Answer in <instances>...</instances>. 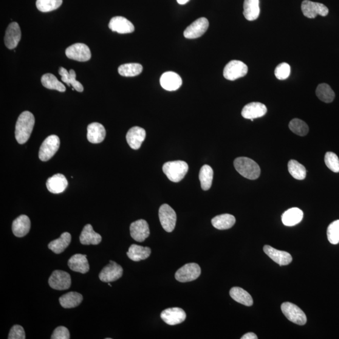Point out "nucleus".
Masks as SVG:
<instances>
[{
    "mask_svg": "<svg viewBox=\"0 0 339 339\" xmlns=\"http://www.w3.org/2000/svg\"><path fill=\"white\" fill-rule=\"evenodd\" d=\"M35 124V118L32 112L24 111L19 116L15 126V138L20 144H24L29 139Z\"/></svg>",
    "mask_w": 339,
    "mask_h": 339,
    "instance_id": "1",
    "label": "nucleus"
},
{
    "mask_svg": "<svg viewBox=\"0 0 339 339\" xmlns=\"http://www.w3.org/2000/svg\"><path fill=\"white\" fill-rule=\"evenodd\" d=\"M234 167L242 177L250 180H256L261 174V169L258 163L247 157L236 158L234 162Z\"/></svg>",
    "mask_w": 339,
    "mask_h": 339,
    "instance_id": "2",
    "label": "nucleus"
},
{
    "mask_svg": "<svg viewBox=\"0 0 339 339\" xmlns=\"http://www.w3.org/2000/svg\"><path fill=\"white\" fill-rule=\"evenodd\" d=\"M189 171L188 164L183 161H172L164 163L163 172L173 182H179L185 177Z\"/></svg>",
    "mask_w": 339,
    "mask_h": 339,
    "instance_id": "3",
    "label": "nucleus"
},
{
    "mask_svg": "<svg viewBox=\"0 0 339 339\" xmlns=\"http://www.w3.org/2000/svg\"><path fill=\"white\" fill-rule=\"evenodd\" d=\"M60 146V139L56 135L48 137L42 143L39 153L40 160L47 162L54 156Z\"/></svg>",
    "mask_w": 339,
    "mask_h": 339,
    "instance_id": "4",
    "label": "nucleus"
},
{
    "mask_svg": "<svg viewBox=\"0 0 339 339\" xmlns=\"http://www.w3.org/2000/svg\"><path fill=\"white\" fill-rule=\"evenodd\" d=\"M281 310L285 316L293 323L304 326L307 319L305 313L296 305L285 302L281 305Z\"/></svg>",
    "mask_w": 339,
    "mask_h": 339,
    "instance_id": "5",
    "label": "nucleus"
},
{
    "mask_svg": "<svg viewBox=\"0 0 339 339\" xmlns=\"http://www.w3.org/2000/svg\"><path fill=\"white\" fill-rule=\"evenodd\" d=\"M159 219L163 230L168 233L174 230L177 222V214L168 204H163L159 209Z\"/></svg>",
    "mask_w": 339,
    "mask_h": 339,
    "instance_id": "6",
    "label": "nucleus"
},
{
    "mask_svg": "<svg viewBox=\"0 0 339 339\" xmlns=\"http://www.w3.org/2000/svg\"><path fill=\"white\" fill-rule=\"evenodd\" d=\"M201 274V269L199 265L192 262L186 264L178 270L175 273V279L182 282L196 280Z\"/></svg>",
    "mask_w": 339,
    "mask_h": 339,
    "instance_id": "7",
    "label": "nucleus"
},
{
    "mask_svg": "<svg viewBox=\"0 0 339 339\" xmlns=\"http://www.w3.org/2000/svg\"><path fill=\"white\" fill-rule=\"evenodd\" d=\"M248 68L247 65L239 61H231L226 65L223 72L224 77L230 81L244 77L247 74Z\"/></svg>",
    "mask_w": 339,
    "mask_h": 339,
    "instance_id": "8",
    "label": "nucleus"
},
{
    "mask_svg": "<svg viewBox=\"0 0 339 339\" xmlns=\"http://www.w3.org/2000/svg\"><path fill=\"white\" fill-rule=\"evenodd\" d=\"M66 55L68 58L79 62H86L91 58V52L87 45L77 43L70 45L66 50Z\"/></svg>",
    "mask_w": 339,
    "mask_h": 339,
    "instance_id": "9",
    "label": "nucleus"
},
{
    "mask_svg": "<svg viewBox=\"0 0 339 339\" xmlns=\"http://www.w3.org/2000/svg\"><path fill=\"white\" fill-rule=\"evenodd\" d=\"M49 284L53 289L66 290L69 289L71 285V278L66 271L55 270L50 276Z\"/></svg>",
    "mask_w": 339,
    "mask_h": 339,
    "instance_id": "10",
    "label": "nucleus"
},
{
    "mask_svg": "<svg viewBox=\"0 0 339 339\" xmlns=\"http://www.w3.org/2000/svg\"><path fill=\"white\" fill-rule=\"evenodd\" d=\"M301 8L304 16L309 18H315L317 15L326 16L329 14V9L326 5L309 0H304Z\"/></svg>",
    "mask_w": 339,
    "mask_h": 339,
    "instance_id": "11",
    "label": "nucleus"
},
{
    "mask_svg": "<svg viewBox=\"0 0 339 339\" xmlns=\"http://www.w3.org/2000/svg\"><path fill=\"white\" fill-rule=\"evenodd\" d=\"M209 23L207 18L202 17L186 28L183 32L186 39H194L200 37L204 34L209 28Z\"/></svg>",
    "mask_w": 339,
    "mask_h": 339,
    "instance_id": "12",
    "label": "nucleus"
},
{
    "mask_svg": "<svg viewBox=\"0 0 339 339\" xmlns=\"http://www.w3.org/2000/svg\"><path fill=\"white\" fill-rule=\"evenodd\" d=\"M123 274V268L117 262L110 261L109 264L101 270L99 277L102 281L110 282L120 279Z\"/></svg>",
    "mask_w": 339,
    "mask_h": 339,
    "instance_id": "13",
    "label": "nucleus"
},
{
    "mask_svg": "<svg viewBox=\"0 0 339 339\" xmlns=\"http://www.w3.org/2000/svg\"><path fill=\"white\" fill-rule=\"evenodd\" d=\"M22 37V32L18 23L12 22L8 25L6 30L5 44L8 49H15Z\"/></svg>",
    "mask_w": 339,
    "mask_h": 339,
    "instance_id": "14",
    "label": "nucleus"
},
{
    "mask_svg": "<svg viewBox=\"0 0 339 339\" xmlns=\"http://www.w3.org/2000/svg\"><path fill=\"white\" fill-rule=\"evenodd\" d=\"M149 233V225L145 220H138L130 225V234L136 241L143 242L148 238Z\"/></svg>",
    "mask_w": 339,
    "mask_h": 339,
    "instance_id": "15",
    "label": "nucleus"
},
{
    "mask_svg": "<svg viewBox=\"0 0 339 339\" xmlns=\"http://www.w3.org/2000/svg\"><path fill=\"white\" fill-rule=\"evenodd\" d=\"M160 316L166 324L175 326L184 322L186 315L184 310L180 308L174 307L163 310Z\"/></svg>",
    "mask_w": 339,
    "mask_h": 339,
    "instance_id": "16",
    "label": "nucleus"
},
{
    "mask_svg": "<svg viewBox=\"0 0 339 339\" xmlns=\"http://www.w3.org/2000/svg\"><path fill=\"white\" fill-rule=\"evenodd\" d=\"M267 112V107L265 104L258 102H253L243 107L241 115L243 118L251 120L263 117Z\"/></svg>",
    "mask_w": 339,
    "mask_h": 339,
    "instance_id": "17",
    "label": "nucleus"
},
{
    "mask_svg": "<svg viewBox=\"0 0 339 339\" xmlns=\"http://www.w3.org/2000/svg\"><path fill=\"white\" fill-rule=\"evenodd\" d=\"M109 29L121 34L131 33L135 31L134 25L123 16H115L109 24Z\"/></svg>",
    "mask_w": 339,
    "mask_h": 339,
    "instance_id": "18",
    "label": "nucleus"
},
{
    "mask_svg": "<svg viewBox=\"0 0 339 339\" xmlns=\"http://www.w3.org/2000/svg\"><path fill=\"white\" fill-rule=\"evenodd\" d=\"M160 85L164 89L168 91H174L179 89L182 84L180 76L174 72L163 73L160 78Z\"/></svg>",
    "mask_w": 339,
    "mask_h": 339,
    "instance_id": "19",
    "label": "nucleus"
},
{
    "mask_svg": "<svg viewBox=\"0 0 339 339\" xmlns=\"http://www.w3.org/2000/svg\"><path fill=\"white\" fill-rule=\"evenodd\" d=\"M145 130L139 126H134L129 129L126 135V141L132 149H138L145 140Z\"/></svg>",
    "mask_w": 339,
    "mask_h": 339,
    "instance_id": "20",
    "label": "nucleus"
},
{
    "mask_svg": "<svg viewBox=\"0 0 339 339\" xmlns=\"http://www.w3.org/2000/svg\"><path fill=\"white\" fill-rule=\"evenodd\" d=\"M263 250L273 261L280 266L289 265L292 261V256L286 251L276 250L268 245L265 246Z\"/></svg>",
    "mask_w": 339,
    "mask_h": 339,
    "instance_id": "21",
    "label": "nucleus"
},
{
    "mask_svg": "<svg viewBox=\"0 0 339 339\" xmlns=\"http://www.w3.org/2000/svg\"><path fill=\"white\" fill-rule=\"evenodd\" d=\"M46 185L51 193L60 194L67 189L68 182L64 175L58 174L48 179Z\"/></svg>",
    "mask_w": 339,
    "mask_h": 339,
    "instance_id": "22",
    "label": "nucleus"
},
{
    "mask_svg": "<svg viewBox=\"0 0 339 339\" xmlns=\"http://www.w3.org/2000/svg\"><path fill=\"white\" fill-rule=\"evenodd\" d=\"M68 266L70 270L76 272L85 274L89 271V265L87 256L81 254H76L70 257L68 261Z\"/></svg>",
    "mask_w": 339,
    "mask_h": 339,
    "instance_id": "23",
    "label": "nucleus"
},
{
    "mask_svg": "<svg viewBox=\"0 0 339 339\" xmlns=\"http://www.w3.org/2000/svg\"><path fill=\"white\" fill-rule=\"evenodd\" d=\"M106 129L103 124L92 123L87 126V140L89 142L98 144L103 141L106 137Z\"/></svg>",
    "mask_w": 339,
    "mask_h": 339,
    "instance_id": "24",
    "label": "nucleus"
},
{
    "mask_svg": "<svg viewBox=\"0 0 339 339\" xmlns=\"http://www.w3.org/2000/svg\"><path fill=\"white\" fill-rule=\"evenodd\" d=\"M31 222L29 217L26 215H21L13 220L12 231L14 235L22 237L27 235L30 230Z\"/></svg>",
    "mask_w": 339,
    "mask_h": 339,
    "instance_id": "25",
    "label": "nucleus"
},
{
    "mask_svg": "<svg viewBox=\"0 0 339 339\" xmlns=\"http://www.w3.org/2000/svg\"><path fill=\"white\" fill-rule=\"evenodd\" d=\"M79 239L82 244L98 245L101 242L102 237L100 234L96 233L91 225L87 224L82 231Z\"/></svg>",
    "mask_w": 339,
    "mask_h": 339,
    "instance_id": "26",
    "label": "nucleus"
},
{
    "mask_svg": "<svg viewBox=\"0 0 339 339\" xmlns=\"http://www.w3.org/2000/svg\"><path fill=\"white\" fill-rule=\"evenodd\" d=\"M59 73L61 76V80L67 84L68 86H70L71 85L73 89L78 92H82L84 91L83 85L79 81H76V73L74 70L70 69L69 72H68L65 68L61 67L59 69Z\"/></svg>",
    "mask_w": 339,
    "mask_h": 339,
    "instance_id": "27",
    "label": "nucleus"
},
{
    "mask_svg": "<svg viewBox=\"0 0 339 339\" xmlns=\"http://www.w3.org/2000/svg\"><path fill=\"white\" fill-rule=\"evenodd\" d=\"M151 249L148 247H141L137 244H132L129 247L127 255L134 261H140L145 260L150 256Z\"/></svg>",
    "mask_w": 339,
    "mask_h": 339,
    "instance_id": "28",
    "label": "nucleus"
},
{
    "mask_svg": "<svg viewBox=\"0 0 339 339\" xmlns=\"http://www.w3.org/2000/svg\"><path fill=\"white\" fill-rule=\"evenodd\" d=\"M304 213L300 209L293 208L288 209L282 215L281 220L286 226H293L298 224L303 219Z\"/></svg>",
    "mask_w": 339,
    "mask_h": 339,
    "instance_id": "29",
    "label": "nucleus"
},
{
    "mask_svg": "<svg viewBox=\"0 0 339 339\" xmlns=\"http://www.w3.org/2000/svg\"><path fill=\"white\" fill-rule=\"evenodd\" d=\"M211 222L217 230H225L233 227L236 223V218L233 215L224 214L214 217Z\"/></svg>",
    "mask_w": 339,
    "mask_h": 339,
    "instance_id": "30",
    "label": "nucleus"
},
{
    "mask_svg": "<svg viewBox=\"0 0 339 339\" xmlns=\"http://www.w3.org/2000/svg\"><path fill=\"white\" fill-rule=\"evenodd\" d=\"M71 241V235L67 232L61 234L59 239L51 241L48 247L55 254H61L69 247Z\"/></svg>",
    "mask_w": 339,
    "mask_h": 339,
    "instance_id": "31",
    "label": "nucleus"
},
{
    "mask_svg": "<svg viewBox=\"0 0 339 339\" xmlns=\"http://www.w3.org/2000/svg\"><path fill=\"white\" fill-rule=\"evenodd\" d=\"M244 15L249 21H254L258 18L260 13L259 0H244Z\"/></svg>",
    "mask_w": 339,
    "mask_h": 339,
    "instance_id": "32",
    "label": "nucleus"
},
{
    "mask_svg": "<svg viewBox=\"0 0 339 339\" xmlns=\"http://www.w3.org/2000/svg\"><path fill=\"white\" fill-rule=\"evenodd\" d=\"M83 300V295L74 292L64 294L59 298V302L64 309H72L78 307Z\"/></svg>",
    "mask_w": 339,
    "mask_h": 339,
    "instance_id": "33",
    "label": "nucleus"
},
{
    "mask_svg": "<svg viewBox=\"0 0 339 339\" xmlns=\"http://www.w3.org/2000/svg\"><path fill=\"white\" fill-rule=\"evenodd\" d=\"M231 298L238 303L247 307L252 306L253 299L250 293L240 287L232 288L230 292Z\"/></svg>",
    "mask_w": 339,
    "mask_h": 339,
    "instance_id": "34",
    "label": "nucleus"
},
{
    "mask_svg": "<svg viewBox=\"0 0 339 339\" xmlns=\"http://www.w3.org/2000/svg\"><path fill=\"white\" fill-rule=\"evenodd\" d=\"M42 84L47 89L56 90L60 92L66 91V88L64 85L61 83L52 73H47L42 76Z\"/></svg>",
    "mask_w": 339,
    "mask_h": 339,
    "instance_id": "35",
    "label": "nucleus"
},
{
    "mask_svg": "<svg viewBox=\"0 0 339 339\" xmlns=\"http://www.w3.org/2000/svg\"><path fill=\"white\" fill-rule=\"evenodd\" d=\"M214 172L213 168L208 165H204L200 169L199 180L203 191H208L213 183Z\"/></svg>",
    "mask_w": 339,
    "mask_h": 339,
    "instance_id": "36",
    "label": "nucleus"
},
{
    "mask_svg": "<svg viewBox=\"0 0 339 339\" xmlns=\"http://www.w3.org/2000/svg\"><path fill=\"white\" fill-rule=\"evenodd\" d=\"M143 71V66L140 64L129 63L121 65L118 67V72L124 77H135Z\"/></svg>",
    "mask_w": 339,
    "mask_h": 339,
    "instance_id": "37",
    "label": "nucleus"
},
{
    "mask_svg": "<svg viewBox=\"0 0 339 339\" xmlns=\"http://www.w3.org/2000/svg\"><path fill=\"white\" fill-rule=\"evenodd\" d=\"M316 95L319 100L326 103H331L335 98L334 92L329 85L327 84L318 85L316 90Z\"/></svg>",
    "mask_w": 339,
    "mask_h": 339,
    "instance_id": "38",
    "label": "nucleus"
},
{
    "mask_svg": "<svg viewBox=\"0 0 339 339\" xmlns=\"http://www.w3.org/2000/svg\"><path fill=\"white\" fill-rule=\"evenodd\" d=\"M288 171L296 180H304L306 177L307 171L305 166L297 161L291 160L288 164Z\"/></svg>",
    "mask_w": 339,
    "mask_h": 339,
    "instance_id": "39",
    "label": "nucleus"
},
{
    "mask_svg": "<svg viewBox=\"0 0 339 339\" xmlns=\"http://www.w3.org/2000/svg\"><path fill=\"white\" fill-rule=\"evenodd\" d=\"M62 4V0H36V6L42 12H50L58 9Z\"/></svg>",
    "mask_w": 339,
    "mask_h": 339,
    "instance_id": "40",
    "label": "nucleus"
},
{
    "mask_svg": "<svg viewBox=\"0 0 339 339\" xmlns=\"http://www.w3.org/2000/svg\"><path fill=\"white\" fill-rule=\"evenodd\" d=\"M289 128L294 134L301 137L307 135L309 128L306 123L298 118L293 119L290 121Z\"/></svg>",
    "mask_w": 339,
    "mask_h": 339,
    "instance_id": "41",
    "label": "nucleus"
},
{
    "mask_svg": "<svg viewBox=\"0 0 339 339\" xmlns=\"http://www.w3.org/2000/svg\"><path fill=\"white\" fill-rule=\"evenodd\" d=\"M327 238L332 244L339 243V220H336L329 225L327 228Z\"/></svg>",
    "mask_w": 339,
    "mask_h": 339,
    "instance_id": "42",
    "label": "nucleus"
},
{
    "mask_svg": "<svg viewBox=\"0 0 339 339\" xmlns=\"http://www.w3.org/2000/svg\"><path fill=\"white\" fill-rule=\"evenodd\" d=\"M324 160L326 165L330 171L335 173H338L339 159L337 155L331 152H327L325 155Z\"/></svg>",
    "mask_w": 339,
    "mask_h": 339,
    "instance_id": "43",
    "label": "nucleus"
},
{
    "mask_svg": "<svg viewBox=\"0 0 339 339\" xmlns=\"http://www.w3.org/2000/svg\"><path fill=\"white\" fill-rule=\"evenodd\" d=\"M291 72V67L290 65L285 63H281L276 67L275 70V75L276 78L279 80H285L289 77Z\"/></svg>",
    "mask_w": 339,
    "mask_h": 339,
    "instance_id": "44",
    "label": "nucleus"
},
{
    "mask_svg": "<svg viewBox=\"0 0 339 339\" xmlns=\"http://www.w3.org/2000/svg\"><path fill=\"white\" fill-rule=\"evenodd\" d=\"M8 338L9 339H25V333L24 328L18 325L13 326L10 330Z\"/></svg>",
    "mask_w": 339,
    "mask_h": 339,
    "instance_id": "45",
    "label": "nucleus"
},
{
    "mask_svg": "<svg viewBox=\"0 0 339 339\" xmlns=\"http://www.w3.org/2000/svg\"><path fill=\"white\" fill-rule=\"evenodd\" d=\"M52 339H69L70 333L69 330L66 327L60 326L56 327L53 331L52 336Z\"/></svg>",
    "mask_w": 339,
    "mask_h": 339,
    "instance_id": "46",
    "label": "nucleus"
},
{
    "mask_svg": "<svg viewBox=\"0 0 339 339\" xmlns=\"http://www.w3.org/2000/svg\"><path fill=\"white\" fill-rule=\"evenodd\" d=\"M258 338V337H257V335L255 334V333H254L253 332H249L247 333V334H245L242 336L241 337V339H257Z\"/></svg>",
    "mask_w": 339,
    "mask_h": 339,
    "instance_id": "47",
    "label": "nucleus"
},
{
    "mask_svg": "<svg viewBox=\"0 0 339 339\" xmlns=\"http://www.w3.org/2000/svg\"><path fill=\"white\" fill-rule=\"evenodd\" d=\"M189 1H190V0H177L178 4L180 5H185L187 4Z\"/></svg>",
    "mask_w": 339,
    "mask_h": 339,
    "instance_id": "48",
    "label": "nucleus"
},
{
    "mask_svg": "<svg viewBox=\"0 0 339 339\" xmlns=\"http://www.w3.org/2000/svg\"><path fill=\"white\" fill-rule=\"evenodd\" d=\"M108 285H109V287H111V284H109V282H108Z\"/></svg>",
    "mask_w": 339,
    "mask_h": 339,
    "instance_id": "49",
    "label": "nucleus"
}]
</instances>
